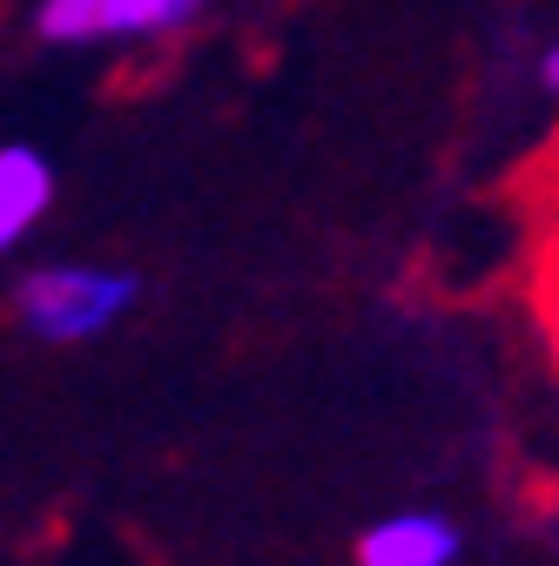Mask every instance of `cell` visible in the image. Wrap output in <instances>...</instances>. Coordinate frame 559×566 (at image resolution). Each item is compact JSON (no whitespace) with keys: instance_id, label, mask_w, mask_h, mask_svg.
<instances>
[{"instance_id":"cell-6","label":"cell","mask_w":559,"mask_h":566,"mask_svg":"<svg viewBox=\"0 0 559 566\" xmlns=\"http://www.w3.org/2000/svg\"><path fill=\"white\" fill-rule=\"evenodd\" d=\"M539 88H546V95L559 102V41H552V48L539 54Z\"/></svg>"},{"instance_id":"cell-5","label":"cell","mask_w":559,"mask_h":566,"mask_svg":"<svg viewBox=\"0 0 559 566\" xmlns=\"http://www.w3.org/2000/svg\"><path fill=\"white\" fill-rule=\"evenodd\" d=\"M532 311H539V337H546L552 365H559V250L539 263V283H532Z\"/></svg>"},{"instance_id":"cell-4","label":"cell","mask_w":559,"mask_h":566,"mask_svg":"<svg viewBox=\"0 0 559 566\" xmlns=\"http://www.w3.org/2000/svg\"><path fill=\"white\" fill-rule=\"evenodd\" d=\"M54 209V163L34 142H0V256L21 250Z\"/></svg>"},{"instance_id":"cell-2","label":"cell","mask_w":559,"mask_h":566,"mask_svg":"<svg viewBox=\"0 0 559 566\" xmlns=\"http://www.w3.org/2000/svg\"><path fill=\"white\" fill-rule=\"evenodd\" d=\"M209 0H34V34L54 48H108V41H162L202 21Z\"/></svg>"},{"instance_id":"cell-1","label":"cell","mask_w":559,"mask_h":566,"mask_svg":"<svg viewBox=\"0 0 559 566\" xmlns=\"http://www.w3.org/2000/svg\"><path fill=\"white\" fill-rule=\"evenodd\" d=\"M135 304H143V276L128 263H34L14 283V317L41 344H95Z\"/></svg>"},{"instance_id":"cell-3","label":"cell","mask_w":559,"mask_h":566,"mask_svg":"<svg viewBox=\"0 0 559 566\" xmlns=\"http://www.w3.org/2000/svg\"><path fill=\"white\" fill-rule=\"evenodd\" d=\"M458 546H465V533L452 513L404 506L358 533V566H458Z\"/></svg>"}]
</instances>
